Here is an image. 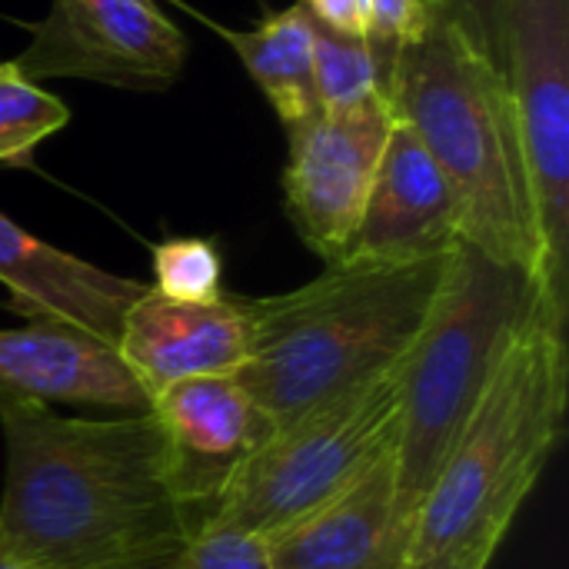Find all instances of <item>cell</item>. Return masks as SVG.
<instances>
[{"label":"cell","mask_w":569,"mask_h":569,"mask_svg":"<svg viewBox=\"0 0 569 569\" xmlns=\"http://www.w3.org/2000/svg\"><path fill=\"white\" fill-rule=\"evenodd\" d=\"M0 540L30 569H160L197 533L150 410L93 420L0 397Z\"/></svg>","instance_id":"6da1fadb"},{"label":"cell","mask_w":569,"mask_h":569,"mask_svg":"<svg viewBox=\"0 0 569 569\" xmlns=\"http://www.w3.org/2000/svg\"><path fill=\"white\" fill-rule=\"evenodd\" d=\"M447 257L403 267L327 263L290 293L247 300L253 337L237 380L273 430L397 370L427 320Z\"/></svg>","instance_id":"7a4b0ae2"},{"label":"cell","mask_w":569,"mask_h":569,"mask_svg":"<svg viewBox=\"0 0 569 569\" xmlns=\"http://www.w3.org/2000/svg\"><path fill=\"white\" fill-rule=\"evenodd\" d=\"M387 103L440 167L460 217V237L487 257L520 267L540 287V243L530 180L503 70H497L427 0V23L387 80Z\"/></svg>","instance_id":"3957f363"},{"label":"cell","mask_w":569,"mask_h":569,"mask_svg":"<svg viewBox=\"0 0 569 569\" xmlns=\"http://www.w3.org/2000/svg\"><path fill=\"white\" fill-rule=\"evenodd\" d=\"M567 313L543 293L510 337L473 417L413 517L410 563L507 540L567 423Z\"/></svg>","instance_id":"277c9868"},{"label":"cell","mask_w":569,"mask_h":569,"mask_svg":"<svg viewBox=\"0 0 569 569\" xmlns=\"http://www.w3.org/2000/svg\"><path fill=\"white\" fill-rule=\"evenodd\" d=\"M540 293L530 273L487 257L467 240L450 250L427 320L400 360L397 477L410 517H417Z\"/></svg>","instance_id":"5b68a950"},{"label":"cell","mask_w":569,"mask_h":569,"mask_svg":"<svg viewBox=\"0 0 569 569\" xmlns=\"http://www.w3.org/2000/svg\"><path fill=\"white\" fill-rule=\"evenodd\" d=\"M397 427L400 367L273 430L237 470L203 523L273 540L363 477L397 443Z\"/></svg>","instance_id":"8992f818"},{"label":"cell","mask_w":569,"mask_h":569,"mask_svg":"<svg viewBox=\"0 0 569 569\" xmlns=\"http://www.w3.org/2000/svg\"><path fill=\"white\" fill-rule=\"evenodd\" d=\"M503 80L527 160L540 290L569 310V0H507Z\"/></svg>","instance_id":"52a82bcc"},{"label":"cell","mask_w":569,"mask_h":569,"mask_svg":"<svg viewBox=\"0 0 569 569\" xmlns=\"http://www.w3.org/2000/svg\"><path fill=\"white\" fill-rule=\"evenodd\" d=\"M183 60L187 40L157 0H50L13 67L30 80L163 90L177 83Z\"/></svg>","instance_id":"ba28073f"},{"label":"cell","mask_w":569,"mask_h":569,"mask_svg":"<svg viewBox=\"0 0 569 569\" xmlns=\"http://www.w3.org/2000/svg\"><path fill=\"white\" fill-rule=\"evenodd\" d=\"M390 130L393 110L387 97H377L347 113H320L287 133L283 203L300 240L323 263L347 253Z\"/></svg>","instance_id":"9c48e42d"},{"label":"cell","mask_w":569,"mask_h":569,"mask_svg":"<svg viewBox=\"0 0 569 569\" xmlns=\"http://www.w3.org/2000/svg\"><path fill=\"white\" fill-rule=\"evenodd\" d=\"M173 497L203 517L237 470L273 437V423L237 377H200L150 400Z\"/></svg>","instance_id":"30bf717a"},{"label":"cell","mask_w":569,"mask_h":569,"mask_svg":"<svg viewBox=\"0 0 569 569\" xmlns=\"http://www.w3.org/2000/svg\"><path fill=\"white\" fill-rule=\"evenodd\" d=\"M460 240L457 203L440 167L420 137L393 117L360 223L337 263H423L447 257Z\"/></svg>","instance_id":"8fae6325"},{"label":"cell","mask_w":569,"mask_h":569,"mask_svg":"<svg viewBox=\"0 0 569 569\" xmlns=\"http://www.w3.org/2000/svg\"><path fill=\"white\" fill-rule=\"evenodd\" d=\"M250 337L247 300L227 293L213 303H180L143 287L123 313L117 353L153 400L183 380L237 377L250 360Z\"/></svg>","instance_id":"7c38bea8"},{"label":"cell","mask_w":569,"mask_h":569,"mask_svg":"<svg viewBox=\"0 0 569 569\" xmlns=\"http://www.w3.org/2000/svg\"><path fill=\"white\" fill-rule=\"evenodd\" d=\"M413 517L400 503L397 443L343 493L267 540L273 569H403Z\"/></svg>","instance_id":"4fadbf2b"},{"label":"cell","mask_w":569,"mask_h":569,"mask_svg":"<svg viewBox=\"0 0 569 569\" xmlns=\"http://www.w3.org/2000/svg\"><path fill=\"white\" fill-rule=\"evenodd\" d=\"M0 283L10 293V310L30 323L77 327L107 343H117L123 313L147 287L57 250L7 213H0Z\"/></svg>","instance_id":"5bb4252c"},{"label":"cell","mask_w":569,"mask_h":569,"mask_svg":"<svg viewBox=\"0 0 569 569\" xmlns=\"http://www.w3.org/2000/svg\"><path fill=\"white\" fill-rule=\"evenodd\" d=\"M0 397L123 413L150 410V397L120 360L117 343L63 323L0 330Z\"/></svg>","instance_id":"9a60e30c"},{"label":"cell","mask_w":569,"mask_h":569,"mask_svg":"<svg viewBox=\"0 0 569 569\" xmlns=\"http://www.w3.org/2000/svg\"><path fill=\"white\" fill-rule=\"evenodd\" d=\"M217 33L233 47L287 133L320 117L313 87V17L300 0L267 13L257 27H217Z\"/></svg>","instance_id":"2e32d148"},{"label":"cell","mask_w":569,"mask_h":569,"mask_svg":"<svg viewBox=\"0 0 569 569\" xmlns=\"http://www.w3.org/2000/svg\"><path fill=\"white\" fill-rule=\"evenodd\" d=\"M313 87L320 113H347L383 97L370 43L313 20Z\"/></svg>","instance_id":"e0dca14e"},{"label":"cell","mask_w":569,"mask_h":569,"mask_svg":"<svg viewBox=\"0 0 569 569\" xmlns=\"http://www.w3.org/2000/svg\"><path fill=\"white\" fill-rule=\"evenodd\" d=\"M70 123L60 97L23 77L13 60L0 63V167L27 163L30 153Z\"/></svg>","instance_id":"ac0fdd59"},{"label":"cell","mask_w":569,"mask_h":569,"mask_svg":"<svg viewBox=\"0 0 569 569\" xmlns=\"http://www.w3.org/2000/svg\"><path fill=\"white\" fill-rule=\"evenodd\" d=\"M157 293L180 303H213L227 297L223 253L210 237H167L153 247Z\"/></svg>","instance_id":"d6986e66"},{"label":"cell","mask_w":569,"mask_h":569,"mask_svg":"<svg viewBox=\"0 0 569 569\" xmlns=\"http://www.w3.org/2000/svg\"><path fill=\"white\" fill-rule=\"evenodd\" d=\"M163 569H273L267 540L233 527H197Z\"/></svg>","instance_id":"ffe728a7"},{"label":"cell","mask_w":569,"mask_h":569,"mask_svg":"<svg viewBox=\"0 0 569 569\" xmlns=\"http://www.w3.org/2000/svg\"><path fill=\"white\" fill-rule=\"evenodd\" d=\"M423 23H427V0H370L367 43L377 57L383 90H387V80H390V70H393L400 50L420 37Z\"/></svg>","instance_id":"44dd1931"},{"label":"cell","mask_w":569,"mask_h":569,"mask_svg":"<svg viewBox=\"0 0 569 569\" xmlns=\"http://www.w3.org/2000/svg\"><path fill=\"white\" fill-rule=\"evenodd\" d=\"M460 27V33L497 67L503 70V27L507 0H433Z\"/></svg>","instance_id":"7402d4cb"},{"label":"cell","mask_w":569,"mask_h":569,"mask_svg":"<svg viewBox=\"0 0 569 569\" xmlns=\"http://www.w3.org/2000/svg\"><path fill=\"white\" fill-rule=\"evenodd\" d=\"M310 17L337 33L363 37L370 30V0H300Z\"/></svg>","instance_id":"603a6c76"},{"label":"cell","mask_w":569,"mask_h":569,"mask_svg":"<svg viewBox=\"0 0 569 569\" xmlns=\"http://www.w3.org/2000/svg\"><path fill=\"white\" fill-rule=\"evenodd\" d=\"M503 540H477L470 547H457V550H447V553H437L430 560H420V563H407L403 569H490L497 550H500Z\"/></svg>","instance_id":"cb8c5ba5"},{"label":"cell","mask_w":569,"mask_h":569,"mask_svg":"<svg viewBox=\"0 0 569 569\" xmlns=\"http://www.w3.org/2000/svg\"><path fill=\"white\" fill-rule=\"evenodd\" d=\"M0 569H30L23 560H17L10 550H7V543L0 540Z\"/></svg>","instance_id":"d4e9b609"},{"label":"cell","mask_w":569,"mask_h":569,"mask_svg":"<svg viewBox=\"0 0 569 569\" xmlns=\"http://www.w3.org/2000/svg\"><path fill=\"white\" fill-rule=\"evenodd\" d=\"M160 569H163V567H160Z\"/></svg>","instance_id":"484cf974"}]
</instances>
